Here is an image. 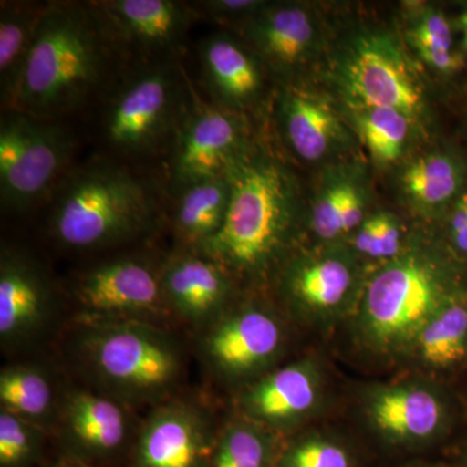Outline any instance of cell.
<instances>
[{"mask_svg":"<svg viewBox=\"0 0 467 467\" xmlns=\"http://www.w3.org/2000/svg\"><path fill=\"white\" fill-rule=\"evenodd\" d=\"M121 55L94 3H46L12 110L72 115L115 85Z\"/></svg>","mask_w":467,"mask_h":467,"instance_id":"cell-1","label":"cell"},{"mask_svg":"<svg viewBox=\"0 0 467 467\" xmlns=\"http://www.w3.org/2000/svg\"><path fill=\"white\" fill-rule=\"evenodd\" d=\"M456 295L438 260L405 250L365 281L346 325L356 355L378 368L407 367L427 322Z\"/></svg>","mask_w":467,"mask_h":467,"instance_id":"cell-2","label":"cell"},{"mask_svg":"<svg viewBox=\"0 0 467 467\" xmlns=\"http://www.w3.org/2000/svg\"><path fill=\"white\" fill-rule=\"evenodd\" d=\"M227 178L225 223L214 238L192 252L216 261L233 278L264 281L284 264L294 235L290 177L275 159L248 152Z\"/></svg>","mask_w":467,"mask_h":467,"instance_id":"cell-3","label":"cell"},{"mask_svg":"<svg viewBox=\"0 0 467 467\" xmlns=\"http://www.w3.org/2000/svg\"><path fill=\"white\" fill-rule=\"evenodd\" d=\"M50 204L52 238L76 251L100 250L142 235L160 208L149 181L109 159L70 169L52 192Z\"/></svg>","mask_w":467,"mask_h":467,"instance_id":"cell-4","label":"cell"},{"mask_svg":"<svg viewBox=\"0 0 467 467\" xmlns=\"http://www.w3.org/2000/svg\"><path fill=\"white\" fill-rule=\"evenodd\" d=\"M81 339L86 367L122 404H161L182 378V350L155 322H88Z\"/></svg>","mask_w":467,"mask_h":467,"instance_id":"cell-5","label":"cell"},{"mask_svg":"<svg viewBox=\"0 0 467 467\" xmlns=\"http://www.w3.org/2000/svg\"><path fill=\"white\" fill-rule=\"evenodd\" d=\"M106 94L101 137L119 158L169 152L195 92L174 61L140 64Z\"/></svg>","mask_w":467,"mask_h":467,"instance_id":"cell-6","label":"cell"},{"mask_svg":"<svg viewBox=\"0 0 467 467\" xmlns=\"http://www.w3.org/2000/svg\"><path fill=\"white\" fill-rule=\"evenodd\" d=\"M76 138L58 121L7 110L0 121V202L15 213L51 195L70 171Z\"/></svg>","mask_w":467,"mask_h":467,"instance_id":"cell-7","label":"cell"},{"mask_svg":"<svg viewBox=\"0 0 467 467\" xmlns=\"http://www.w3.org/2000/svg\"><path fill=\"white\" fill-rule=\"evenodd\" d=\"M358 416L382 450L398 454L434 447L450 427V408L441 389L420 374L361 387Z\"/></svg>","mask_w":467,"mask_h":467,"instance_id":"cell-8","label":"cell"},{"mask_svg":"<svg viewBox=\"0 0 467 467\" xmlns=\"http://www.w3.org/2000/svg\"><path fill=\"white\" fill-rule=\"evenodd\" d=\"M287 317L261 301L233 304L202 330L201 352L212 373L244 389L278 367L287 349Z\"/></svg>","mask_w":467,"mask_h":467,"instance_id":"cell-9","label":"cell"},{"mask_svg":"<svg viewBox=\"0 0 467 467\" xmlns=\"http://www.w3.org/2000/svg\"><path fill=\"white\" fill-rule=\"evenodd\" d=\"M282 266L278 290L288 318L321 334L348 324L365 285L349 254L331 250L306 254Z\"/></svg>","mask_w":467,"mask_h":467,"instance_id":"cell-10","label":"cell"},{"mask_svg":"<svg viewBox=\"0 0 467 467\" xmlns=\"http://www.w3.org/2000/svg\"><path fill=\"white\" fill-rule=\"evenodd\" d=\"M248 152L238 113L193 95L168 152L169 193L174 198L192 184L227 178Z\"/></svg>","mask_w":467,"mask_h":467,"instance_id":"cell-11","label":"cell"},{"mask_svg":"<svg viewBox=\"0 0 467 467\" xmlns=\"http://www.w3.org/2000/svg\"><path fill=\"white\" fill-rule=\"evenodd\" d=\"M328 376L318 356H304L276 367L239 392V416L275 434L290 436L308 429L328 405Z\"/></svg>","mask_w":467,"mask_h":467,"instance_id":"cell-12","label":"cell"},{"mask_svg":"<svg viewBox=\"0 0 467 467\" xmlns=\"http://www.w3.org/2000/svg\"><path fill=\"white\" fill-rule=\"evenodd\" d=\"M337 76L347 97L365 110L396 109L413 119L425 106L422 86L407 57L383 34H365L350 43Z\"/></svg>","mask_w":467,"mask_h":467,"instance_id":"cell-13","label":"cell"},{"mask_svg":"<svg viewBox=\"0 0 467 467\" xmlns=\"http://www.w3.org/2000/svg\"><path fill=\"white\" fill-rule=\"evenodd\" d=\"M73 291L86 322H153V318L162 317L169 310L162 292L161 272L133 257L92 267L77 279Z\"/></svg>","mask_w":467,"mask_h":467,"instance_id":"cell-14","label":"cell"},{"mask_svg":"<svg viewBox=\"0 0 467 467\" xmlns=\"http://www.w3.org/2000/svg\"><path fill=\"white\" fill-rule=\"evenodd\" d=\"M94 5L122 55L130 52L140 64L174 61L196 17L192 5L174 0H106Z\"/></svg>","mask_w":467,"mask_h":467,"instance_id":"cell-15","label":"cell"},{"mask_svg":"<svg viewBox=\"0 0 467 467\" xmlns=\"http://www.w3.org/2000/svg\"><path fill=\"white\" fill-rule=\"evenodd\" d=\"M216 439L201 408L164 401L156 405L135 439L130 467H208Z\"/></svg>","mask_w":467,"mask_h":467,"instance_id":"cell-16","label":"cell"},{"mask_svg":"<svg viewBox=\"0 0 467 467\" xmlns=\"http://www.w3.org/2000/svg\"><path fill=\"white\" fill-rule=\"evenodd\" d=\"M54 309L47 275L26 252L3 245L0 257V340L3 348L29 342Z\"/></svg>","mask_w":467,"mask_h":467,"instance_id":"cell-17","label":"cell"},{"mask_svg":"<svg viewBox=\"0 0 467 467\" xmlns=\"http://www.w3.org/2000/svg\"><path fill=\"white\" fill-rule=\"evenodd\" d=\"M58 413L67 457L99 466L119 456L128 442V414L109 395L76 389L64 396Z\"/></svg>","mask_w":467,"mask_h":467,"instance_id":"cell-18","label":"cell"},{"mask_svg":"<svg viewBox=\"0 0 467 467\" xmlns=\"http://www.w3.org/2000/svg\"><path fill=\"white\" fill-rule=\"evenodd\" d=\"M233 275L216 261L186 251L161 269L169 312L205 330L233 306Z\"/></svg>","mask_w":467,"mask_h":467,"instance_id":"cell-19","label":"cell"},{"mask_svg":"<svg viewBox=\"0 0 467 467\" xmlns=\"http://www.w3.org/2000/svg\"><path fill=\"white\" fill-rule=\"evenodd\" d=\"M202 79L216 106L236 110L256 99L263 77L256 58L226 34H213L199 46Z\"/></svg>","mask_w":467,"mask_h":467,"instance_id":"cell-20","label":"cell"},{"mask_svg":"<svg viewBox=\"0 0 467 467\" xmlns=\"http://www.w3.org/2000/svg\"><path fill=\"white\" fill-rule=\"evenodd\" d=\"M244 34L264 60L287 69L308 55L315 41V26L308 12L299 5H266L244 24Z\"/></svg>","mask_w":467,"mask_h":467,"instance_id":"cell-21","label":"cell"},{"mask_svg":"<svg viewBox=\"0 0 467 467\" xmlns=\"http://www.w3.org/2000/svg\"><path fill=\"white\" fill-rule=\"evenodd\" d=\"M279 119L292 150L306 161L324 158L339 137V121L327 101L300 88L282 94Z\"/></svg>","mask_w":467,"mask_h":467,"instance_id":"cell-22","label":"cell"},{"mask_svg":"<svg viewBox=\"0 0 467 467\" xmlns=\"http://www.w3.org/2000/svg\"><path fill=\"white\" fill-rule=\"evenodd\" d=\"M467 358V303L459 295L427 322L418 337L407 367L431 378L451 370Z\"/></svg>","mask_w":467,"mask_h":467,"instance_id":"cell-23","label":"cell"},{"mask_svg":"<svg viewBox=\"0 0 467 467\" xmlns=\"http://www.w3.org/2000/svg\"><path fill=\"white\" fill-rule=\"evenodd\" d=\"M46 5L2 3L0 11V98L3 110L14 109L34 36Z\"/></svg>","mask_w":467,"mask_h":467,"instance_id":"cell-24","label":"cell"},{"mask_svg":"<svg viewBox=\"0 0 467 467\" xmlns=\"http://www.w3.org/2000/svg\"><path fill=\"white\" fill-rule=\"evenodd\" d=\"M174 227L187 251H196L217 235L230 202L229 178L204 181L174 196Z\"/></svg>","mask_w":467,"mask_h":467,"instance_id":"cell-25","label":"cell"},{"mask_svg":"<svg viewBox=\"0 0 467 467\" xmlns=\"http://www.w3.org/2000/svg\"><path fill=\"white\" fill-rule=\"evenodd\" d=\"M285 439L238 414L218 432L208 467H276Z\"/></svg>","mask_w":467,"mask_h":467,"instance_id":"cell-26","label":"cell"},{"mask_svg":"<svg viewBox=\"0 0 467 467\" xmlns=\"http://www.w3.org/2000/svg\"><path fill=\"white\" fill-rule=\"evenodd\" d=\"M2 409L46 429L55 413L54 389L47 376L30 365H14L0 373Z\"/></svg>","mask_w":467,"mask_h":467,"instance_id":"cell-27","label":"cell"},{"mask_svg":"<svg viewBox=\"0 0 467 467\" xmlns=\"http://www.w3.org/2000/svg\"><path fill=\"white\" fill-rule=\"evenodd\" d=\"M276 467H359V460L346 436L308 427L285 439Z\"/></svg>","mask_w":467,"mask_h":467,"instance_id":"cell-28","label":"cell"},{"mask_svg":"<svg viewBox=\"0 0 467 467\" xmlns=\"http://www.w3.org/2000/svg\"><path fill=\"white\" fill-rule=\"evenodd\" d=\"M364 201L355 184L337 182L327 187L313 207L312 232L322 242H335L356 232L365 221Z\"/></svg>","mask_w":467,"mask_h":467,"instance_id":"cell-29","label":"cell"},{"mask_svg":"<svg viewBox=\"0 0 467 467\" xmlns=\"http://www.w3.org/2000/svg\"><path fill=\"white\" fill-rule=\"evenodd\" d=\"M402 184L411 199L426 207H435L457 192L461 171L448 156L429 155L409 165L402 175Z\"/></svg>","mask_w":467,"mask_h":467,"instance_id":"cell-30","label":"cell"},{"mask_svg":"<svg viewBox=\"0 0 467 467\" xmlns=\"http://www.w3.org/2000/svg\"><path fill=\"white\" fill-rule=\"evenodd\" d=\"M409 39L420 57L441 73H453L463 67L461 55L453 51L450 21L441 12L429 11L418 18Z\"/></svg>","mask_w":467,"mask_h":467,"instance_id":"cell-31","label":"cell"},{"mask_svg":"<svg viewBox=\"0 0 467 467\" xmlns=\"http://www.w3.org/2000/svg\"><path fill=\"white\" fill-rule=\"evenodd\" d=\"M411 119L400 110L368 109L358 117L359 131L368 152L379 164L400 158Z\"/></svg>","mask_w":467,"mask_h":467,"instance_id":"cell-32","label":"cell"},{"mask_svg":"<svg viewBox=\"0 0 467 467\" xmlns=\"http://www.w3.org/2000/svg\"><path fill=\"white\" fill-rule=\"evenodd\" d=\"M45 429L0 410V467H39Z\"/></svg>","mask_w":467,"mask_h":467,"instance_id":"cell-33","label":"cell"},{"mask_svg":"<svg viewBox=\"0 0 467 467\" xmlns=\"http://www.w3.org/2000/svg\"><path fill=\"white\" fill-rule=\"evenodd\" d=\"M353 248L371 260H395L404 252L400 223L392 214L377 213L365 218L353 235Z\"/></svg>","mask_w":467,"mask_h":467,"instance_id":"cell-34","label":"cell"},{"mask_svg":"<svg viewBox=\"0 0 467 467\" xmlns=\"http://www.w3.org/2000/svg\"><path fill=\"white\" fill-rule=\"evenodd\" d=\"M196 16L209 17L220 23L233 20H251L266 7L265 3L257 0H205L192 3Z\"/></svg>","mask_w":467,"mask_h":467,"instance_id":"cell-35","label":"cell"},{"mask_svg":"<svg viewBox=\"0 0 467 467\" xmlns=\"http://www.w3.org/2000/svg\"><path fill=\"white\" fill-rule=\"evenodd\" d=\"M451 236L454 247L467 254V193L460 199L451 220Z\"/></svg>","mask_w":467,"mask_h":467,"instance_id":"cell-36","label":"cell"},{"mask_svg":"<svg viewBox=\"0 0 467 467\" xmlns=\"http://www.w3.org/2000/svg\"><path fill=\"white\" fill-rule=\"evenodd\" d=\"M43 467H99L92 465V463L85 462V461L73 459V457L64 456L63 459L51 463V465Z\"/></svg>","mask_w":467,"mask_h":467,"instance_id":"cell-37","label":"cell"},{"mask_svg":"<svg viewBox=\"0 0 467 467\" xmlns=\"http://www.w3.org/2000/svg\"><path fill=\"white\" fill-rule=\"evenodd\" d=\"M457 26H459L461 32H462L463 48L467 51V8L461 12L459 20H457Z\"/></svg>","mask_w":467,"mask_h":467,"instance_id":"cell-38","label":"cell"},{"mask_svg":"<svg viewBox=\"0 0 467 467\" xmlns=\"http://www.w3.org/2000/svg\"><path fill=\"white\" fill-rule=\"evenodd\" d=\"M402 467H447L441 463L425 462V461H411Z\"/></svg>","mask_w":467,"mask_h":467,"instance_id":"cell-39","label":"cell"},{"mask_svg":"<svg viewBox=\"0 0 467 467\" xmlns=\"http://www.w3.org/2000/svg\"><path fill=\"white\" fill-rule=\"evenodd\" d=\"M463 467H467V453L465 454V457H463Z\"/></svg>","mask_w":467,"mask_h":467,"instance_id":"cell-40","label":"cell"}]
</instances>
